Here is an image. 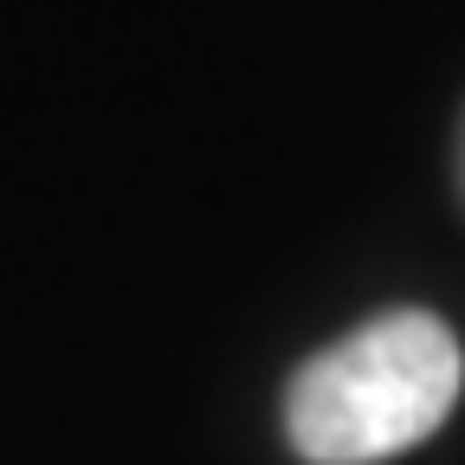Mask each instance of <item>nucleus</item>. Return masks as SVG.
I'll return each mask as SVG.
<instances>
[{"label": "nucleus", "mask_w": 465, "mask_h": 465, "mask_svg": "<svg viewBox=\"0 0 465 465\" xmlns=\"http://www.w3.org/2000/svg\"><path fill=\"white\" fill-rule=\"evenodd\" d=\"M459 388V336L433 311H381L291 375L284 433L311 465H381L440 433Z\"/></svg>", "instance_id": "f257e3e1"}, {"label": "nucleus", "mask_w": 465, "mask_h": 465, "mask_svg": "<svg viewBox=\"0 0 465 465\" xmlns=\"http://www.w3.org/2000/svg\"><path fill=\"white\" fill-rule=\"evenodd\" d=\"M459 168H465V149H459Z\"/></svg>", "instance_id": "f03ea898"}]
</instances>
